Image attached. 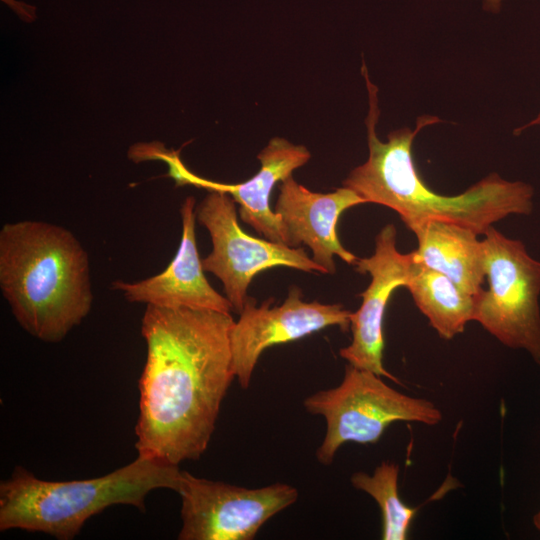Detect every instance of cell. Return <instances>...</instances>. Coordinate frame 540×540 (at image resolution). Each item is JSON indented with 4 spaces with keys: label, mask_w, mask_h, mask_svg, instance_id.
I'll return each mask as SVG.
<instances>
[{
    "label": "cell",
    "mask_w": 540,
    "mask_h": 540,
    "mask_svg": "<svg viewBox=\"0 0 540 540\" xmlns=\"http://www.w3.org/2000/svg\"><path fill=\"white\" fill-rule=\"evenodd\" d=\"M230 313L147 305V346L139 379L138 455L170 465L196 460L208 447L235 378Z\"/></svg>",
    "instance_id": "cell-1"
},
{
    "label": "cell",
    "mask_w": 540,
    "mask_h": 540,
    "mask_svg": "<svg viewBox=\"0 0 540 540\" xmlns=\"http://www.w3.org/2000/svg\"><path fill=\"white\" fill-rule=\"evenodd\" d=\"M362 73L369 96L366 118L369 155L343 181L367 203L386 206L411 230L427 220L459 224L483 235L495 222L509 215H529L534 190L522 181H508L491 173L459 195L434 192L420 178L412 157V144L421 129L441 120L424 115L414 130L404 127L390 132L387 141L376 133L379 118L377 87L370 81L365 64Z\"/></svg>",
    "instance_id": "cell-2"
},
{
    "label": "cell",
    "mask_w": 540,
    "mask_h": 540,
    "mask_svg": "<svg viewBox=\"0 0 540 540\" xmlns=\"http://www.w3.org/2000/svg\"><path fill=\"white\" fill-rule=\"evenodd\" d=\"M0 288L19 325L47 343L62 341L93 303L87 252L70 230L44 221L3 225Z\"/></svg>",
    "instance_id": "cell-3"
},
{
    "label": "cell",
    "mask_w": 540,
    "mask_h": 540,
    "mask_svg": "<svg viewBox=\"0 0 540 540\" xmlns=\"http://www.w3.org/2000/svg\"><path fill=\"white\" fill-rule=\"evenodd\" d=\"M179 465L140 456L101 477L48 481L21 466L0 483V530L42 532L59 540L77 536L85 522L113 505L144 510L155 489L178 492Z\"/></svg>",
    "instance_id": "cell-4"
},
{
    "label": "cell",
    "mask_w": 540,
    "mask_h": 540,
    "mask_svg": "<svg viewBox=\"0 0 540 540\" xmlns=\"http://www.w3.org/2000/svg\"><path fill=\"white\" fill-rule=\"evenodd\" d=\"M303 405L326 421L325 437L316 451L330 465L347 442L373 444L397 421L436 425L442 413L427 399L411 397L386 384L380 375L348 364L341 383L308 396Z\"/></svg>",
    "instance_id": "cell-5"
},
{
    "label": "cell",
    "mask_w": 540,
    "mask_h": 540,
    "mask_svg": "<svg viewBox=\"0 0 540 540\" xmlns=\"http://www.w3.org/2000/svg\"><path fill=\"white\" fill-rule=\"evenodd\" d=\"M483 235L489 289L476 296L473 320L502 344L529 352L540 367V261L493 226Z\"/></svg>",
    "instance_id": "cell-6"
},
{
    "label": "cell",
    "mask_w": 540,
    "mask_h": 540,
    "mask_svg": "<svg viewBox=\"0 0 540 540\" xmlns=\"http://www.w3.org/2000/svg\"><path fill=\"white\" fill-rule=\"evenodd\" d=\"M235 203L228 193L211 191L195 210L196 219L206 227L212 241L211 253L202 259L203 268L223 283L226 298L235 311H242L249 297L247 289L260 272L284 266L325 273L304 248L255 238L244 232L237 220Z\"/></svg>",
    "instance_id": "cell-7"
},
{
    "label": "cell",
    "mask_w": 540,
    "mask_h": 540,
    "mask_svg": "<svg viewBox=\"0 0 540 540\" xmlns=\"http://www.w3.org/2000/svg\"><path fill=\"white\" fill-rule=\"evenodd\" d=\"M180 540H251L274 515L298 499L295 487L247 488L182 471Z\"/></svg>",
    "instance_id": "cell-8"
},
{
    "label": "cell",
    "mask_w": 540,
    "mask_h": 540,
    "mask_svg": "<svg viewBox=\"0 0 540 540\" xmlns=\"http://www.w3.org/2000/svg\"><path fill=\"white\" fill-rule=\"evenodd\" d=\"M273 299L257 306L248 297L240 317L230 331L232 367L239 385H250L255 366L261 354L274 345L289 343L331 326L346 331L350 328L351 314L341 304L306 302L300 288H290L280 306L271 307Z\"/></svg>",
    "instance_id": "cell-9"
},
{
    "label": "cell",
    "mask_w": 540,
    "mask_h": 540,
    "mask_svg": "<svg viewBox=\"0 0 540 540\" xmlns=\"http://www.w3.org/2000/svg\"><path fill=\"white\" fill-rule=\"evenodd\" d=\"M413 258V252L403 254L397 250L393 224H387L380 230L375 238L374 253L367 258H358L354 264L359 273L370 274L371 282L359 294L361 306L351 314L352 341L339 351L350 365L372 371L397 384H400L399 379L383 365V321L394 290L407 286Z\"/></svg>",
    "instance_id": "cell-10"
},
{
    "label": "cell",
    "mask_w": 540,
    "mask_h": 540,
    "mask_svg": "<svg viewBox=\"0 0 540 540\" xmlns=\"http://www.w3.org/2000/svg\"><path fill=\"white\" fill-rule=\"evenodd\" d=\"M151 159L167 163L169 176L177 185L192 184L210 191L228 193L239 205L243 222L273 242L286 245L282 223L270 207V196L278 182L292 176L295 169L306 164L311 154L303 145H295L280 137L272 138L257 155L259 171L249 180L238 184H224L201 178L182 163L179 152L168 151L162 144L150 153Z\"/></svg>",
    "instance_id": "cell-11"
},
{
    "label": "cell",
    "mask_w": 540,
    "mask_h": 540,
    "mask_svg": "<svg viewBox=\"0 0 540 540\" xmlns=\"http://www.w3.org/2000/svg\"><path fill=\"white\" fill-rule=\"evenodd\" d=\"M364 203L367 201L350 188L318 193L290 176L280 185L274 212L282 223L286 245L305 244L312 250L313 261L332 274L336 270L334 256L352 265L358 259L343 247L336 226L345 210Z\"/></svg>",
    "instance_id": "cell-12"
},
{
    "label": "cell",
    "mask_w": 540,
    "mask_h": 540,
    "mask_svg": "<svg viewBox=\"0 0 540 540\" xmlns=\"http://www.w3.org/2000/svg\"><path fill=\"white\" fill-rule=\"evenodd\" d=\"M195 199L187 197L180 208L182 237L174 259L161 273L138 282L114 281L111 288L132 303L165 308H190L230 313L226 296L218 293L204 274L195 234Z\"/></svg>",
    "instance_id": "cell-13"
},
{
    "label": "cell",
    "mask_w": 540,
    "mask_h": 540,
    "mask_svg": "<svg viewBox=\"0 0 540 540\" xmlns=\"http://www.w3.org/2000/svg\"><path fill=\"white\" fill-rule=\"evenodd\" d=\"M411 231L418 240L415 254L420 262L446 275L468 295L483 292L484 249L475 231L442 220H427Z\"/></svg>",
    "instance_id": "cell-14"
},
{
    "label": "cell",
    "mask_w": 540,
    "mask_h": 540,
    "mask_svg": "<svg viewBox=\"0 0 540 540\" xmlns=\"http://www.w3.org/2000/svg\"><path fill=\"white\" fill-rule=\"evenodd\" d=\"M413 254L406 288L438 335L452 339L473 320L476 297L463 292L446 275L420 262L415 251Z\"/></svg>",
    "instance_id": "cell-15"
},
{
    "label": "cell",
    "mask_w": 540,
    "mask_h": 540,
    "mask_svg": "<svg viewBox=\"0 0 540 540\" xmlns=\"http://www.w3.org/2000/svg\"><path fill=\"white\" fill-rule=\"evenodd\" d=\"M399 465L384 461L373 474L359 471L351 475L355 489L370 495L378 504L382 516L383 540H405L417 509L404 503L398 488Z\"/></svg>",
    "instance_id": "cell-16"
},
{
    "label": "cell",
    "mask_w": 540,
    "mask_h": 540,
    "mask_svg": "<svg viewBox=\"0 0 540 540\" xmlns=\"http://www.w3.org/2000/svg\"><path fill=\"white\" fill-rule=\"evenodd\" d=\"M502 0H484V9L492 12H497L500 8Z\"/></svg>",
    "instance_id": "cell-17"
},
{
    "label": "cell",
    "mask_w": 540,
    "mask_h": 540,
    "mask_svg": "<svg viewBox=\"0 0 540 540\" xmlns=\"http://www.w3.org/2000/svg\"><path fill=\"white\" fill-rule=\"evenodd\" d=\"M531 126H540V112L533 120H531L528 124H525L519 127L518 129L515 130V132L521 133L524 129L529 128Z\"/></svg>",
    "instance_id": "cell-18"
},
{
    "label": "cell",
    "mask_w": 540,
    "mask_h": 540,
    "mask_svg": "<svg viewBox=\"0 0 540 540\" xmlns=\"http://www.w3.org/2000/svg\"><path fill=\"white\" fill-rule=\"evenodd\" d=\"M533 523L537 530L540 531V510L534 515L533 517Z\"/></svg>",
    "instance_id": "cell-19"
}]
</instances>
